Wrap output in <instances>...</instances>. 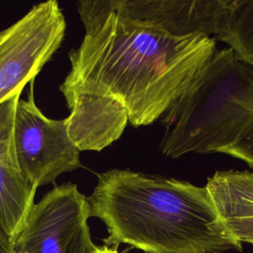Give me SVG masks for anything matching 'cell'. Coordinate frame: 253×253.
<instances>
[{
    "label": "cell",
    "instance_id": "6da1fadb",
    "mask_svg": "<svg viewBox=\"0 0 253 253\" xmlns=\"http://www.w3.org/2000/svg\"><path fill=\"white\" fill-rule=\"evenodd\" d=\"M85 36L69 51L60 87L111 97L135 127L160 119L216 51L214 38L177 37L156 25L144 0H81Z\"/></svg>",
    "mask_w": 253,
    "mask_h": 253
},
{
    "label": "cell",
    "instance_id": "7a4b0ae2",
    "mask_svg": "<svg viewBox=\"0 0 253 253\" xmlns=\"http://www.w3.org/2000/svg\"><path fill=\"white\" fill-rule=\"evenodd\" d=\"M97 178L87 200L90 217L107 226V245L123 243L146 253L242 251L206 186L129 169Z\"/></svg>",
    "mask_w": 253,
    "mask_h": 253
},
{
    "label": "cell",
    "instance_id": "3957f363",
    "mask_svg": "<svg viewBox=\"0 0 253 253\" xmlns=\"http://www.w3.org/2000/svg\"><path fill=\"white\" fill-rule=\"evenodd\" d=\"M160 119L164 155L225 153L253 122V67L229 47L216 50Z\"/></svg>",
    "mask_w": 253,
    "mask_h": 253
},
{
    "label": "cell",
    "instance_id": "277c9868",
    "mask_svg": "<svg viewBox=\"0 0 253 253\" xmlns=\"http://www.w3.org/2000/svg\"><path fill=\"white\" fill-rule=\"evenodd\" d=\"M66 22L57 1L34 5L0 31V103L23 91L59 48Z\"/></svg>",
    "mask_w": 253,
    "mask_h": 253
},
{
    "label": "cell",
    "instance_id": "5b68a950",
    "mask_svg": "<svg viewBox=\"0 0 253 253\" xmlns=\"http://www.w3.org/2000/svg\"><path fill=\"white\" fill-rule=\"evenodd\" d=\"M87 197L76 184L54 186L29 212L13 242V251L25 253H96L87 223Z\"/></svg>",
    "mask_w": 253,
    "mask_h": 253
},
{
    "label": "cell",
    "instance_id": "8992f818",
    "mask_svg": "<svg viewBox=\"0 0 253 253\" xmlns=\"http://www.w3.org/2000/svg\"><path fill=\"white\" fill-rule=\"evenodd\" d=\"M35 79L27 100L18 101L14 119V145L23 175L38 188L54 183L65 172L82 167L79 149L70 139L66 121L45 117L34 99Z\"/></svg>",
    "mask_w": 253,
    "mask_h": 253
},
{
    "label": "cell",
    "instance_id": "52a82bcc",
    "mask_svg": "<svg viewBox=\"0 0 253 253\" xmlns=\"http://www.w3.org/2000/svg\"><path fill=\"white\" fill-rule=\"evenodd\" d=\"M21 92L0 103V227L13 242L35 205L38 187L22 173L14 145V119Z\"/></svg>",
    "mask_w": 253,
    "mask_h": 253
},
{
    "label": "cell",
    "instance_id": "ba28073f",
    "mask_svg": "<svg viewBox=\"0 0 253 253\" xmlns=\"http://www.w3.org/2000/svg\"><path fill=\"white\" fill-rule=\"evenodd\" d=\"M59 91L70 110L67 132L79 151H101L123 134L128 115L117 100L60 86Z\"/></svg>",
    "mask_w": 253,
    "mask_h": 253
},
{
    "label": "cell",
    "instance_id": "9c48e42d",
    "mask_svg": "<svg viewBox=\"0 0 253 253\" xmlns=\"http://www.w3.org/2000/svg\"><path fill=\"white\" fill-rule=\"evenodd\" d=\"M206 187L229 233L240 243L253 245V172L216 171Z\"/></svg>",
    "mask_w": 253,
    "mask_h": 253
},
{
    "label": "cell",
    "instance_id": "30bf717a",
    "mask_svg": "<svg viewBox=\"0 0 253 253\" xmlns=\"http://www.w3.org/2000/svg\"><path fill=\"white\" fill-rule=\"evenodd\" d=\"M217 40L253 67V0H232L226 24Z\"/></svg>",
    "mask_w": 253,
    "mask_h": 253
},
{
    "label": "cell",
    "instance_id": "8fae6325",
    "mask_svg": "<svg viewBox=\"0 0 253 253\" xmlns=\"http://www.w3.org/2000/svg\"><path fill=\"white\" fill-rule=\"evenodd\" d=\"M224 154L243 161L253 169V122L240 140L229 147Z\"/></svg>",
    "mask_w": 253,
    "mask_h": 253
},
{
    "label": "cell",
    "instance_id": "7c38bea8",
    "mask_svg": "<svg viewBox=\"0 0 253 253\" xmlns=\"http://www.w3.org/2000/svg\"><path fill=\"white\" fill-rule=\"evenodd\" d=\"M13 246L2 228L0 227V253H13Z\"/></svg>",
    "mask_w": 253,
    "mask_h": 253
},
{
    "label": "cell",
    "instance_id": "4fadbf2b",
    "mask_svg": "<svg viewBox=\"0 0 253 253\" xmlns=\"http://www.w3.org/2000/svg\"><path fill=\"white\" fill-rule=\"evenodd\" d=\"M96 253H119L117 248H110L107 245L104 246H98Z\"/></svg>",
    "mask_w": 253,
    "mask_h": 253
},
{
    "label": "cell",
    "instance_id": "5bb4252c",
    "mask_svg": "<svg viewBox=\"0 0 253 253\" xmlns=\"http://www.w3.org/2000/svg\"><path fill=\"white\" fill-rule=\"evenodd\" d=\"M13 253H25V252H20V251H14Z\"/></svg>",
    "mask_w": 253,
    "mask_h": 253
}]
</instances>
